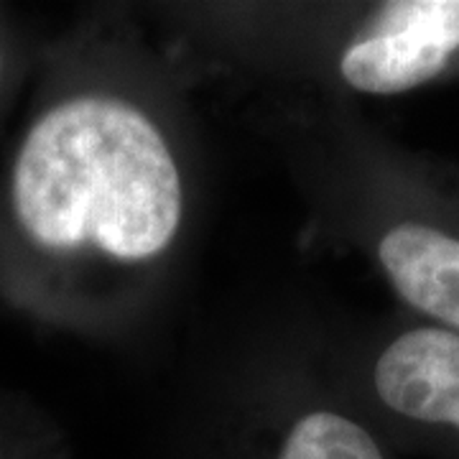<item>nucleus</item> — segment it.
I'll return each instance as SVG.
<instances>
[{"label": "nucleus", "mask_w": 459, "mask_h": 459, "mask_svg": "<svg viewBox=\"0 0 459 459\" xmlns=\"http://www.w3.org/2000/svg\"><path fill=\"white\" fill-rule=\"evenodd\" d=\"M395 291L413 309L459 329V240L439 230L403 222L377 247Z\"/></svg>", "instance_id": "20e7f679"}, {"label": "nucleus", "mask_w": 459, "mask_h": 459, "mask_svg": "<svg viewBox=\"0 0 459 459\" xmlns=\"http://www.w3.org/2000/svg\"><path fill=\"white\" fill-rule=\"evenodd\" d=\"M376 388L395 413L459 431V334L434 327L401 334L377 360Z\"/></svg>", "instance_id": "7ed1b4c3"}, {"label": "nucleus", "mask_w": 459, "mask_h": 459, "mask_svg": "<svg viewBox=\"0 0 459 459\" xmlns=\"http://www.w3.org/2000/svg\"><path fill=\"white\" fill-rule=\"evenodd\" d=\"M13 210L39 246L95 243L120 261H146L179 228V169L164 135L133 105L66 100L21 143Z\"/></svg>", "instance_id": "f257e3e1"}, {"label": "nucleus", "mask_w": 459, "mask_h": 459, "mask_svg": "<svg viewBox=\"0 0 459 459\" xmlns=\"http://www.w3.org/2000/svg\"><path fill=\"white\" fill-rule=\"evenodd\" d=\"M457 49L459 0H395L344 51L340 72L360 92L395 95L434 80Z\"/></svg>", "instance_id": "f03ea898"}]
</instances>
